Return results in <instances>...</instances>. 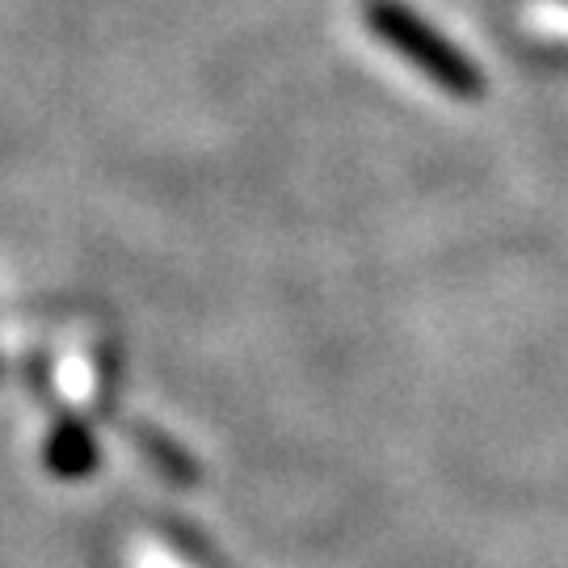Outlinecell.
I'll return each instance as SVG.
<instances>
[{
    "mask_svg": "<svg viewBox=\"0 0 568 568\" xmlns=\"http://www.w3.org/2000/svg\"><path fill=\"white\" fill-rule=\"evenodd\" d=\"M371 26H375V34L387 47H396L405 60H413L422 72H429L443 89L459 93V98H476L480 93L476 68L450 42H443L434 30H426L408 9H400V4H371Z\"/></svg>",
    "mask_w": 568,
    "mask_h": 568,
    "instance_id": "6da1fadb",
    "label": "cell"
},
{
    "mask_svg": "<svg viewBox=\"0 0 568 568\" xmlns=\"http://www.w3.org/2000/svg\"><path fill=\"white\" fill-rule=\"evenodd\" d=\"M93 464H98L93 434L77 417H63L60 426L51 429V438H47V467L63 480H81V476L93 471Z\"/></svg>",
    "mask_w": 568,
    "mask_h": 568,
    "instance_id": "7a4b0ae2",
    "label": "cell"
},
{
    "mask_svg": "<svg viewBox=\"0 0 568 568\" xmlns=\"http://www.w3.org/2000/svg\"><path fill=\"white\" fill-rule=\"evenodd\" d=\"M140 447L152 455V464H161L164 471H169L173 480H182V485H190V480L199 476V471H194V464L185 459L182 450L173 447V443H164L161 434H152V429H140Z\"/></svg>",
    "mask_w": 568,
    "mask_h": 568,
    "instance_id": "3957f363",
    "label": "cell"
}]
</instances>
